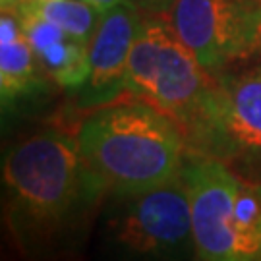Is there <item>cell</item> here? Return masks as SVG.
<instances>
[{"label": "cell", "mask_w": 261, "mask_h": 261, "mask_svg": "<svg viewBox=\"0 0 261 261\" xmlns=\"http://www.w3.org/2000/svg\"><path fill=\"white\" fill-rule=\"evenodd\" d=\"M8 221L28 252L55 250L93 215L107 186L85 161L77 136L41 130L2 159Z\"/></svg>", "instance_id": "6da1fadb"}, {"label": "cell", "mask_w": 261, "mask_h": 261, "mask_svg": "<svg viewBox=\"0 0 261 261\" xmlns=\"http://www.w3.org/2000/svg\"><path fill=\"white\" fill-rule=\"evenodd\" d=\"M75 136L85 161L112 197L172 182L190 153L176 122L138 97L93 109Z\"/></svg>", "instance_id": "7a4b0ae2"}, {"label": "cell", "mask_w": 261, "mask_h": 261, "mask_svg": "<svg viewBox=\"0 0 261 261\" xmlns=\"http://www.w3.org/2000/svg\"><path fill=\"white\" fill-rule=\"evenodd\" d=\"M211 84L213 75L178 39L170 21L143 16L128 60V95L170 116L188 141L203 116Z\"/></svg>", "instance_id": "3957f363"}, {"label": "cell", "mask_w": 261, "mask_h": 261, "mask_svg": "<svg viewBox=\"0 0 261 261\" xmlns=\"http://www.w3.org/2000/svg\"><path fill=\"white\" fill-rule=\"evenodd\" d=\"M107 238L126 259H178L188 244H194L190 196L182 176L141 194L114 197Z\"/></svg>", "instance_id": "277c9868"}, {"label": "cell", "mask_w": 261, "mask_h": 261, "mask_svg": "<svg viewBox=\"0 0 261 261\" xmlns=\"http://www.w3.org/2000/svg\"><path fill=\"white\" fill-rule=\"evenodd\" d=\"M190 153L261 163V66L213 75L203 116L188 140Z\"/></svg>", "instance_id": "5b68a950"}, {"label": "cell", "mask_w": 261, "mask_h": 261, "mask_svg": "<svg viewBox=\"0 0 261 261\" xmlns=\"http://www.w3.org/2000/svg\"><path fill=\"white\" fill-rule=\"evenodd\" d=\"M261 0H176L168 21L211 75L257 55Z\"/></svg>", "instance_id": "8992f818"}, {"label": "cell", "mask_w": 261, "mask_h": 261, "mask_svg": "<svg viewBox=\"0 0 261 261\" xmlns=\"http://www.w3.org/2000/svg\"><path fill=\"white\" fill-rule=\"evenodd\" d=\"M180 176L190 196L192 240L199 261H238L232 232L234 201L242 176L221 159L188 153Z\"/></svg>", "instance_id": "52a82bcc"}, {"label": "cell", "mask_w": 261, "mask_h": 261, "mask_svg": "<svg viewBox=\"0 0 261 261\" xmlns=\"http://www.w3.org/2000/svg\"><path fill=\"white\" fill-rule=\"evenodd\" d=\"M143 14L134 2L105 12L87 45V77L74 91L82 109H99L128 93V60Z\"/></svg>", "instance_id": "ba28073f"}, {"label": "cell", "mask_w": 261, "mask_h": 261, "mask_svg": "<svg viewBox=\"0 0 261 261\" xmlns=\"http://www.w3.org/2000/svg\"><path fill=\"white\" fill-rule=\"evenodd\" d=\"M43 72L56 85L77 91L87 77V45L28 10H14Z\"/></svg>", "instance_id": "9c48e42d"}, {"label": "cell", "mask_w": 261, "mask_h": 261, "mask_svg": "<svg viewBox=\"0 0 261 261\" xmlns=\"http://www.w3.org/2000/svg\"><path fill=\"white\" fill-rule=\"evenodd\" d=\"M45 72L14 10L0 18V97L4 112L45 89Z\"/></svg>", "instance_id": "30bf717a"}, {"label": "cell", "mask_w": 261, "mask_h": 261, "mask_svg": "<svg viewBox=\"0 0 261 261\" xmlns=\"http://www.w3.org/2000/svg\"><path fill=\"white\" fill-rule=\"evenodd\" d=\"M14 10L33 12L85 45H89L103 16L87 0H43V2L21 0L18 8Z\"/></svg>", "instance_id": "8fae6325"}, {"label": "cell", "mask_w": 261, "mask_h": 261, "mask_svg": "<svg viewBox=\"0 0 261 261\" xmlns=\"http://www.w3.org/2000/svg\"><path fill=\"white\" fill-rule=\"evenodd\" d=\"M93 8H97L101 14H105V12H109L111 8H114V6H118V4H124V2H134V0H87Z\"/></svg>", "instance_id": "7c38bea8"}, {"label": "cell", "mask_w": 261, "mask_h": 261, "mask_svg": "<svg viewBox=\"0 0 261 261\" xmlns=\"http://www.w3.org/2000/svg\"><path fill=\"white\" fill-rule=\"evenodd\" d=\"M19 2H21V0H2L0 4H2V10H14V8H18Z\"/></svg>", "instance_id": "4fadbf2b"}, {"label": "cell", "mask_w": 261, "mask_h": 261, "mask_svg": "<svg viewBox=\"0 0 261 261\" xmlns=\"http://www.w3.org/2000/svg\"><path fill=\"white\" fill-rule=\"evenodd\" d=\"M257 53H261V18H259V25H257Z\"/></svg>", "instance_id": "5bb4252c"}, {"label": "cell", "mask_w": 261, "mask_h": 261, "mask_svg": "<svg viewBox=\"0 0 261 261\" xmlns=\"http://www.w3.org/2000/svg\"><path fill=\"white\" fill-rule=\"evenodd\" d=\"M253 170V172H257V174H259V180H261V163L259 165H253V167H250Z\"/></svg>", "instance_id": "9a60e30c"}, {"label": "cell", "mask_w": 261, "mask_h": 261, "mask_svg": "<svg viewBox=\"0 0 261 261\" xmlns=\"http://www.w3.org/2000/svg\"><path fill=\"white\" fill-rule=\"evenodd\" d=\"M35 2H43V0H35Z\"/></svg>", "instance_id": "2e32d148"}]
</instances>
